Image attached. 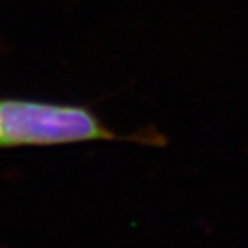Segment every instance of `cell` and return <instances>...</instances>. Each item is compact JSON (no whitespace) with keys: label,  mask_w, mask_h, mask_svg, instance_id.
Segmentation results:
<instances>
[{"label":"cell","mask_w":248,"mask_h":248,"mask_svg":"<svg viewBox=\"0 0 248 248\" xmlns=\"http://www.w3.org/2000/svg\"><path fill=\"white\" fill-rule=\"evenodd\" d=\"M92 141H128L154 148H164L169 143L167 136L154 126L121 135L85 105L0 98V148Z\"/></svg>","instance_id":"obj_1"}]
</instances>
